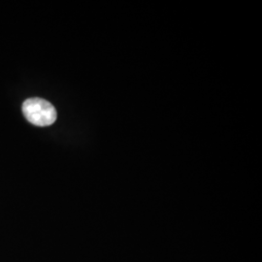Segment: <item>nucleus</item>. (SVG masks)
Instances as JSON below:
<instances>
[{
  "label": "nucleus",
  "instance_id": "nucleus-1",
  "mask_svg": "<svg viewBox=\"0 0 262 262\" xmlns=\"http://www.w3.org/2000/svg\"><path fill=\"white\" fill-rule=\"evenodd\" d=\"M23 113L28 122L36 126H49L56 121L55 107L42 98H29L23 104Z\"/></svg>",
  "mask_w": 262,
  "mask_h": 262
}]
</instances>
